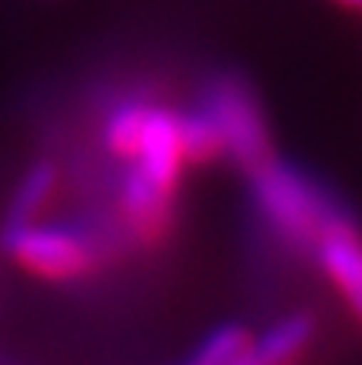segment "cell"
Listing matches in <instances>:
<instances>
[{
  "instance_id": "obj_1",
  "label": "cell",
  "mask_w": 362,
  "mask_h": 365,
  "mask_svg": "<svg viewBox=\"0 0 362 365\" xmlns=\"http://www.w3.org/2000/svg\"><path fill=\"white\" fill-rule=\"evenodd\" d=\"M250 177H254V195L260 212L299 244L314 247L324 234L353 225V218L333 202V195L314 180H308L301 170H295L292 164L269 158Z\"/></svg>"
},
{
  "instance_id": "obj_2",
  "label": "cell",
  "mask_w": 362,
  "mask_h": 365,
  "mask_svg": "<svg viewBox=\"0 0 362 365\" xmlns=\"http://www.w3.org/2000/svg\"><path fill=\"white\" fill-rule=\"evenodd\" d=\"M205 109L215 115L218 128L224 138V151L231 154L237 167L254 173L273 158V145H269V132L263 122L260 103H257L254 90L247 81L237 74H222L209 83L205 93Z\"/></svg>"
},
{
  "instance_id": "obj_3",
  "label": "cell",
  "mask_w": 362,
  "mask_h": 365,
  "mask_svg": "<svg viewBox=\"0 0 362 365\" xmlns=\"http://www.w3.org/2000/svg\"><path fill=\"white\" fill-rule=\"evenodd\" d=\"M4 250L19 266L48 279H71L81 276L93 266V250L81 234L68 227L51 225H6L4 227Z\"/></svg>"
},
{
  "instance_id": "obj_4",
  "label": "cell",
  "mask_w": 362,
  "mask_h": 365,
  "mask_svg": "<svg viewBox=\"0 0 362 365\" xmlns=\"http://www.w3.org/2000/svg\"><path fill=\"white\" fill-rule=\"evenodd\" d=\"M135 167L145 177H151L157 186L177 189L183 151H180V113L167 106H148L141 138L135 148Z\"/></svg>"
},
{
  "instance_id": "obj_5",
  "label": "cell",
  "mask_w": 362,
  "mask_h": 365,
  "mask_svg": "<svg viewBox=\"0 0 362 365\" xmlns=\"http://www.w3.org/2000/svg\"><path fill=\"white\" fill-rule=\"evenodd\" d=\"M318 259L331 282L340 289L353 314L362 321V240L356 234V225L337 227L318 240Z\"/></svg>"
},
{
  "instance_id": "obj_6",
  "label": "cell",
  "mask_w": 362,
  "mask_h": 365,
  "mask_svg": "<svg viewBox=\"0 0 362 365\" xmlns=\"http://www.w3.org/2000/svg\"><path fill=\"white\" fill-rule=\"evenodd\" d=\"M170 202H173V189L157 186L151 177L132 167L125 182H122V205H125L128 225L138 234L141 240H157L164 237V231L170 227Z\"/></svg>"
},
{
  "instance_id": "obj_7",
  "label": "cell",
  "mask_w": 362,
  "mask_h": 365,
  "mask_svg": "<svg viewBox=\"0 0 362 365\" xmlns=\"http://www.w3.org/2000/svg\"><path fill=\"white\" fill-rule=\"evenodd\" d=\"M314 336V321L305 311H295V314L276 321L269 330H263L260 336H254V346H250V359L247 365H276V362H292L299 359L308 349Z\"/></svg>"
},
{
  "instance_id": "obj_8",
  "label": "cell",
  "mask_w": 362,
  "mask_h": 365,
  "mask_svg": "<svg viewBox=\"0 0 362 365\" xmlns=\"http://www.w3.org/2000/svg\"><path fill=\"white\" fill-rule=\"evenodd\" d=\"M55 186H58L55 164H51V160H36V164L23 173V180L16 182V189H13L6 225H29V221H36L38 212L48 205Z\"/></svg>"
},
{
  "instance_id": "obj_9",
  "label": "cell",
  "mask_w": 362,
  "mask_h": 365,
  "mask_svg": "<svg viewBox=\"0 0 362 365\" xmlns=\"http://www.w3.org/2000/svg\"><path fill=\"white\" fill-rule=\"evenodd\" d=\"M250 346H254V334L241 324H222L212 334H205L196 343L190 362L196 365H237L250 359Z\"/></svg>"
},
{
  "instance_id": "obj_10",
  "label": "cell",
  "mask_w": 362,
  "mask_h": 365,
  "mask_svg": "<svg viewBox=\"0 0 362 365\" xmlns=\"http://www.w3.org/2000/svg\"><path fill=\"white\" fill-rule=\"evenodd\" d=\"M180 151H183V160H192V164L215 160L224 151L222 128L205 106L180 115Z\"/></svg>"
},
{
  "instance_id": "obj_11",
  "label": "cell",
  "mask_w": 362,
  "mask_h": 365,
  "mask_svg": "<svg viewBox=\"0 0 362 365\" xmlns=\"http://www.w3.org/2000/svg\"><path fill=\"white\" fill-rule=\"evenodd\" d=\"M145 115H148V106L138 100H128L122 106H115L106 115V128H103V141H106L109 151L119 154V158H132L141 138Z\"/></svg>"
},
{
  "instance_id": "obj_12",
  "label": "cell",
  "mask_w": 362,
  "mask_h": 365,
  "mask_svg": "<svg viewBox=\"0 0 362 365\" xmlns=\"http://www.w3.org/2000/svg\"><path fill=\"white\" fill-rule=\"evenodd\" d=\"M337 4L350 6V10H362V0H337Z\"/></svg>"
}]
</instances>
